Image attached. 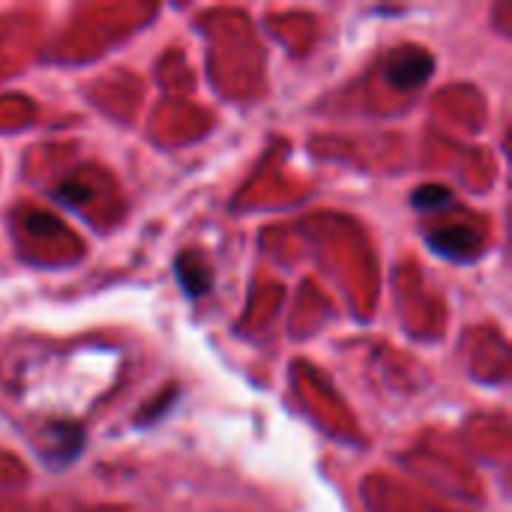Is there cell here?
Instances as JSON below:
<instances>
[{"mask_svg": "<svg viewBox=\"0 0 512 512\" xmlns=\"http://www.w3.org/2000/svg\"><path fill=\"white\" fill-rule=\"evenodd\" d=\"M432 249L447 255V258H468L480 249V237L462 225H450V228H441L429 237Z\"/></svg>", "mask_w": 512, "mask_h": 512, "instance_id": "cell-2", "label": "cell"}, {"mask_svg": "<svg viewBox=\"0 0 512 512\" xmlns=\"http://www.w3.org/2000/svg\"><path fill=\"white\" fill-rule=\"evenodd\" d=\"M27 225H30V231H33V228H36V231H54V228H57V222L45 219V213H36Z\"/></svg>", "mask_w": 512, "mask_h": 512, "instance_id": "cell-6", "label": "cell"}, {"mask_svg": "<svg viewBox=\"0 0 512 512\" xmlns=\"http://www.w3.org/2000/svg\"><path fill=\"white\" fill-rule=\"evenodd\" d=\"M174 273H177V279H180V285H183V291L189 297H198V294H207L210 291L213 276H210V270L204 264H195L192 255H180L174 261Z\"/></svg>", "mask_w": 512, "mask_h": 512, "instance_id": "cell-3", "label": "cell"}, {"mask_svg": "<svg viewBox=\"0 0 512 512\" xmlns=\"http://www.w3.org/2000/svg\"><path fill=\"white\" fill-rule=\"evenodd\" d=\"M390 81L396 84V87H402V90H408V87H417V84H423L426 78H429V72H432V54H426V51H420V48H402L399 54H396V60L390 63Z\"/></svg>", "mask_w": 512, "mask_h": 512, "instance_id": "cell-1", "label": "cell"}, {"mask_svg": "<svg viewBox=\"0 0 512 512\" xmlns=\"http://www.w3.org/2000/svg\"><path fill=\"white\" fill-rule=\"evenodd\" d=\"M447 201H450L447 186H423V189L414 192V207H420V210H435V207H441Z\"/></svg>", "mask_w": 512, "mask_h": 512, "instance_id": "cell-4", "label": "cell"}, {"mask_svg": "<svg viewBox=\"0 0 512 512\" xmlns=\"http://www.w3.org/2000/svg\"><path fill=\"white\" fill-rule=\"evenodd\" d=\"M54 198L57 201H63V204H69V207H78L81 201H87L90 198V189L87 186H81V183H63V186H57L54 189Z\"/></svg>", "mask_w": 512, "mask_h": 512, "instance_id": "cell-5", "label": "cell"}]
</instances>
